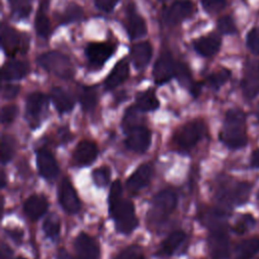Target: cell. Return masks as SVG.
Listing matches in <instances>:
<instances>
[{"label": "cell", "mask_w": 259, "mask_h": 259, "mask_svg": "<svg viewBox=\"0 0 259 259\" xmlns=\"http://www.w3.org/2000/svg\"><path fill=\"white\" fill-rule=\"evenodd\" d=\"M220 140L225 146L233 150L241 149L247 145L246 114L243 110L232 108L227 111L220 133Z\"/></svg>", "instance_id": "6da1fadb"}, {"label": "cell", "mask_w": 259, "mask_h": 259, "mask_svg": "<svg viewBox=\"0 0 259 259\" xmlns=\"http://www.w3.org/2000/svg\"><path fill=\"white\" fill-rule=\"evenodd\" d=\"M177 201V194L172 189H163L156 193L148 212V223L153 227L164 224L175 210Z\"/></svg>", "instance_id": "7a4b0ae2"}, {"label": "cell", "mask_w": 259, "mask_h": 259, "mask_svg": "<svg viewBox=\"0 0 259 259\" xmlns=\"http://www.w3.org/2000/svg\"><path fill=\"white\" fill-rule=\"evenodd\" d=\"M109 213L114 222L115 229L123 235L132 234L139 226V219L136 215L135 206L132 200L120 199L108 203Z\"/></svg>", "instance_id": "3957f363"}, {"label": "cell", "mask_w": 259, "mask_h": 259, "mask_svg": "<svg viewBox=\"0 0 259 259\" xmlns=\"http://www.w3.org/2000/svg\"><path fill=\"white\" fill-rule=\"evenodd\" d=\"M205 132L206 127L201 119L190 120L174 133L171 140L172 146L178 151H190L203 138Z\"/></svg>", "instance_id": "277c9868"}, {"label": "cell", "mask_w": 259, "mask_h": 259, "mask_svg": "<svg viewBox=\"0 0 259 259\" xmlns=\"http://www.w3.org/2000/svg\"><path fill=\"white\" fill-rule=\"evenodd\" d=\"M251 185L247 182L220 181L215 188V199L225 206L232 207L245 203L250 195Z\"/></svg>", "instance_id": "5b68a950"}, {"label": "cell", "mask_w": 259, "mask_h": 259, "mask_svg": "<svg viewBox=\"0 0 259 259\" xmlns=\"http://www.w3.org/2000/svg\"><path fill=\"white\" fill-rule=\"evenodd\" d=\"M38 65L46 71L55 74L62 79H70L74 76V67L70 59L56 51L47 52L38 56Z\"/></svg>", "instance_id": "8992f818"}, {"label": "cell", "mask_w": 259, "mask_h": 259, "mask_svg": "<svg viewBox=\"0 0 259 259\" xmlns=\"http://www.w3.org/2000/svg\"><path fill=\"white\" fill-rule=\"evenodd\" d=\"M1 47L7 56L12 57L18 53L23 54L28 48V37L11 26L3 25L1 29Z\"/></svg>", "instance_id": "52a82bcc"}, {"label": "cell", "mask_w": 259, "mask_h": 259, "mask_svg": "<svg viewBox=\"0 0 259 259\" xmlns=\"http://www.w3.org/2000/svg\"><path fill=\"white\" fill-rule=\"evenodd\" d=\"M209 230L207 244L212 259H226L230 254V241L226 225H221Z\"/></svg>", "instance_id": "ba28073f"}, {"label": "cell", "mask_w": 259, "mask_h": 259, "mask_svg": "<svg viewBox=\"0 0 259 259\" xmlns=\"http://www.w3.org/2000/svg\"><path fill=\"white\" fill-rule=\"evenodd\" d=\"M48 97L41 92H32L26 97L25 117L32 128H35L41 122V118L48 109Z\"/></svg>", "instance_id": "9c48e42d"}, {"label": "cell", "mask_w": 259, "mask_h": 259, "mask_svg": "<svg viewBox=\"0 0 259 259\" xmlns=\"http://www.w3.org/2000/svg\"><path fill=\"white\" fill-rule=\"evenodd\" d=\"M126 138L124 141L125 147L138 154L147 152L151 145L152 133L143 124H137L125 131Z\"/></svg>", "instance_id": "30bf717a"}, {"label": "cell", "mask_w": 259, "mask_h": 259, "mask_svg": "<svg viewBox=\"0 0 259 259\" xmlns=\"http://www.w3.org/2000/svg\"><path fill=\"white\" fill-rule=\"evenodd\" d=\"M58 200L62 208L68 213H77L81 208V202L77 192L67 177H64L59 184Z\"/></svg>", "instance_id": "8fae6325"}, {"label": "cell", "mask_w": 259, "mask_h": 259, "mask_svg": "<svg viewBox=\"0 0 259 259\" xmlns=\"http://www.w3.org/2000/svg\"><path fill=\"white\" fill-rule=\"evenodd\" d=\"M177 63L174 61L170 52H163L157 59L153 68V77L155 83L162 85L175 77Z\"/></svg>", "instance_id": "7c38bea8"}, {"label": "cell", "mask_w": 259, "mask_h": 259, "mask_svg": "<svg viewBox=\"0 0 259 259\" xmlns=\"http://www.w3.org/2000/svg\"><path fill=\"white\" fill-rule=\"evenodd\" d=\"M241 86L247 99H253L259 93V61L249 60L246 63Z\"/></svg>", "instance_id": "4fadbf2b"}, {"label": "cell", "mask_w": 259, "mask_h": 259, "mask_svg": "<svg viewBox=\"0 0 259 259\" xmlns=\"http://www.w3.org/2000/svg\"><path fill=\"white\" fill-rule=\"evenodd\" d=\"M115 47L109 42H90L85 49L86 58L91 67L99 69L114 53Z\"/></svg>", "instance_id": "5bb4252c"}, {"label": "cell", "mask_w": 259, "mask_h": 259, "mask_svg": "<svg viewBox=\"0 0 259 259\" xmlns=\"http://www.w3.org/2000/svg\"><path fill=\"white\" fill-rule=\"evenodd\" d=\"M74 250L77 259H99L100 248L98 243L90 235L81 232L74 240Z\"/></svg>", "instance_id": "9a60e30c"}, {"label": "cell", "mask_w": 259, "mask_h": 259, "mask_svg": "<svg viewBox=\"0 0 259 259\" xmlns=\"http://www.w3.org/2000/svg\"><path fill=\"white\" fill-rule=\"evenodd\" d=\"M194 11V4L190 0H177L164 13V21L167 25H177L188 18Z\"/></svg>", "instance_id": "2e32d148"}, {"label": "cell", "mask_w": 259, "mask_h": 259, "mask_svg": "<svg viewBox=\"0 0 259 259\" xmlns=\"http://www.w3.org/2000/svg\"><path fill=\"white\" fill-rule=\"evenodd\" d=\"M36 167L39 175L47 180L55 179L60 172L56 158L52 152L46 148L36 151Z\"/></svg>", "instance_id": "e0dca14e"}, {"label": "cell", "mask_w": 259, "mask_h": 259, "mask_svg": "<svg viewBox=\"0 0 259 259\" xmlns=\"http://www.w3.org/2000/svg\"><path fill=\"white\" fill-rule=\"evenodd\" d=\"M124 27L127 35L132 39L140 38L147 33V25L145 19L137 12L133 3L128 4L125 9Z\"/></svg>", "instance_id": "ac0fdd59"}, {"label": "cell", "mask_w": 259, "mask_h": 259, "mask_svg": "<svg viewBox=\"0 0 259 259\" xmlns=\"http://www.w3.org/2000/svg\"><path fill=\"white\" fill-rule=\"evenodd\" d=\"M152 176L153 167L150 163L140 165L126 180L125 186L127 191L132 194H137L150 183Z\"/></svg>", "instance_id": "d6986e66"}, {"label": "cell", "mask_w": 259, "mask_h": 259, "mask_svg": "<svg viewBox=\"0 0 259 259\" xmlns=\"http://www.w3.org/2000/svg\"><path fill=\"white\" fill-rule=\"evenodd\" d=\"M98 156V147L97 145L88 140L80 141L72 156V160L74 165L79 167H85L92 164Z\"/></svg>", "instance_id": "ffe728a7"}, {"label": "cell", "mask_w": 259, "mask_h": 259, "mask_svg": "<svg viewBox=\"0 0 259 259\" xmlns=\"http://www.w3.org/2000/svg\"><path fill=\"white\" fill-rule=\"evenodd\" d=\"M49 202L42 194H32L23 203V211L31 221H37L48 210Z\"/></svg>", "instance_id": "44dd1931"}, {"label": "cell", "mask_w": 259, "mask_h": 259, "mask_svg": "<svg viewBox=\"0 0 259 259\" xmlns=\"http://www.w3.org/2000/svg\"><path fill=\"white\" fill-rule=\"evenodd\" d=\"M130 75V65L127 59H122L116 63L109 75L104 81V87L106 90H112L122 84Z\"/></svg>", "instance_id": "7402d4cb"}, {"label": "cell", "mask_w": 259, "mask_h": 259, "mask_svg": "<svg viewBox=\"0 0 259 259\" xmlns=\"http://www.w3.org/2000/svg\"><path fill=\"white\" fill-rule=\"evenodd\" d=\"M28 63L21 60H11L6 62L1 69V77L4 81L20 80L28 73Z\"/></svg>", "instance_id": "603a6c76"}, {"label": "cell", "mask_w": 259, "mask_h": 259, "mask_svg": "<svg viewBox=\"0 0 259 259\" xmlns=\"http://www.w3.org/2000/svg\"><path fill=\"white\" fill-rule=\"evenodd\" d=\"M221 48V38L217 34L201 36L193 41V49L202 57H211L215 55Z\"/></svg>", "instance_id": "cb8c5ba5"}, {"label": "cell", "mask_w": 259, "mask_h": 259, "mask_svg": "<svg viewBox=\"0 0 259 259\" xmlns=\"http://www.w3.org/2000/svg\"><path fill=\"white\" fill-rule=\"evenodd\" d=\"M152 46L148 41L135 44L131 49V60L136 69H144L152 58Z\"/></svg>", "instance_id": "d4e9b609"}, {"label": "cell", "mask_w": 259, "mask_h": 259, "mask_svg": "<svg viewBox=\"0 0 259 259\" xmlns=\"http://www.w3.org/2000/svg\"><path fill=\"white\" fill-rule=\"evenodd\" d=\"M51 99L56 109L60 113L70 112L75 105V101L73 97L65 89L61 87H54L52 89Z\"/></svg>", "instance_id": "484cf974"}, {"label": "cell", "mask_w": 259, "mask_h": 259, "mask_svg": "<svg viewBox=\"0 0 259 259\" xmlns=\"http://www.w3.org/2000/svg\"><path fill=\"white\" fill-rule=\"evenodd\" d=\"M186 236L182 231L172 232L161 244L157 251L158 256H171L173 255L181 244L184 242Z\"/></svg>", "instance_id": "4316f807"}, {"label": "cell", "mask_w": 259, "mask_h": 259, "mask_svg": "<svg viewBox=\"0 0 259 259\" xmlns=\"http://www.w3.org/2000/svg\"><path fill=\"white\" fill-rule=\"evenodd\" d=\"M49 0H41L39 3L38 10L35 15V20H34V26L36 33L40 37H48L51 33V24L50 20L47 16V10L49 8Z\"/></svg>", "instance_id": "83f0119b"}, {"label": "cell", "mask_w": 259, "mask_h": 259, "mask_svg": "<svg viewBox=\"0 0 259 259\" xmlns=\"http://www.w3.org/2000/svg\"><path fill=\"white\" fill-rule=\"evenodd\" d=\"M159 105H160V103L155 94V91H153L151 89L139 93L136 97L135 106L141 112L154 111L159 107Z\"/></svg>", "instance_id": "f1b7e54d"}, {"label": "cell", "mask_w": 259, "mask_h": 259, "mask_svg": "<svg viewBox=\"0 0 259 259\" xmlns=\"http://www.w3.org/2000/svg\"><path fill=\"white\" fill-rule=\"evenodd\" d=\"M259 251V238H250L239 243L235 248L234 259H251Z\"/></svg>", "instance_id": "f546056e"}, {"label": "cell", "mask_w": 259, "mask_h": 259, "mask_svg": "<svg viewBox=\"0 0 259 259\" xmlns=\"http://www.w3.org/2000/svg\"><path fill=\"white\" fill-rule=\"evenodd\" d=\"M98 100L97 90L94 86H83L80 91V103L84 111H91L95 108Z\"/></svg>", "instance_id": "4dcf8cb0"}, {"label": "cell", "mask_w": 259, "mask_h": 259, "mask_svg": "<svg viewBox=\"0 0 259 259\" xmlns=\"http://www.w3.org/2000/svg\"><path fill=\"white\" fill-rule=\"evenodd\" d=\"M16 150V141L10 135H3L1 139V162L8 163L14 156Z\"/></svg>", "instance_id": "1f68e13d"}, {"label": "cell", "mask_w": 259, "mask_h": 259, "mask_svg": "<svg viewBox=\"0 0 259 259\" xmlns=\"http://www.w3.org/2000/svg\"><path fill=\"white\" fill-rule=\"evenodd\" d=\"M83 16H84V11L82 7H80L76 3H71L66 7L65 11L59 16V20L61 23L68 24L71 22H76L81 20Z\"/></svg>", "instance_id": "d6a6232c"}, {"label": "cell", "mask_w": 259, "mask_h": 259, "mask_svg": "<svg viewBox=\"0 0 259 259\" xmlns=\"http://www.w3.org/2000/svg\"><path fill=\"white\" fill-rule=\"evenodd\" d=\"M8 3L16 18L28 17L32 7V0H8Z\"/></svg>", "instance_id": "836d02e7"}, {"label": "cell", "mask_w": 259, "mask_h": 259, "mask_svg": "<svg viewBox=\"0 0 259 259\" xmlns=\"http://www.w3.org/2000/svg\"><path fill=\"white\" fill-rule=\"evenodd\" d=\"M60 230H61V224H60L59 218L54 213L50 214L42 224V231L45 235L48 238L55 240L56 238H58L60 234Z\"/></svg>", "instance_id": "e575fe53"}, {"label": "cell", "mask_w": 259, "mask_h": 259, "mask_svg": "<svg viewBox=\"0 0 259 259\" xmlns=\"http://www.w3.org/2000/svg\"><path fill=\"white\" fill-rule=\"evenodd\" d=\"M231 77V72L228 69H220L219 71L213 72L206 78V83L207 85L212 88L218 90L221 86H223Z\"/></svg>", "instance_id": "d590c367"}, {"label": "cell", "mask_w": 259, "mask_h": 259, "mask_svg": "<svg viewBox=\"0 0 259 259\" xmlns=\"http://www.w3.org/2000/svg\"><path fill=\"white\" fill-rule=\"evenodd\" d=\"M114 259H145V255L140 246L132 245L118 252Z\"/></svg>", "instance_id": "8d00e7d4"}, {"label": "cell", "mask_w": 259, "mask_h": 259, "mask_svg": "<svg viewBox=\"0 0 259 259\" xmlns=\"http://www.w3.org/2000/svg\"><path fill=\"white\" fill-rule=\"evenodd\" d=\"M92 179L95 185L99 187L106 186L110 179V169L107 166H101L99 168H96L92 172Z\"/></svg>", "instance_id": "74e56055"}, {"label": "cell", "mask_w": 259, "mask_h": 259, "mask_svg": "<svg viewBox=\"0 0 259 259\" xmlns=\"http://www.w3.org/2000/svg\"><path fill=\"white\" fill-rule=\"evenodd\" d=\"M175 77H177L178 81L183 86H187L189 89L194 83L191 79V74H190V71H189L188 67L183 63H177Z\"/></svg>", "instance_id": "f35d334b"}, {"label": "cell", "mask_w": 259, "mask_h": 259, "mask_svg": "<svg viewBox=\"0 0 259 259\" xmlns=\"http://www.w3.org/2000/svg\"><path fill=\"white\" fill-rule=\"evenodd\" d=\"M218 28L221 33L234 34L237 32V26L232 16L226 15L218 20Z\"/></svg>", "instance_id": "ab89813d"}, {"label": "cell", "mask_w": 259, "mask_h": 259, "mask_svg": "<svg viewBox=\"0 0 259 259\" xmlns=\"http://www.w3.org/2000/svg\"><path fill=\"white\" fill-rule=\"evenodd\" d=\"M254 225H255L254 218L251 214H244L237 221V223L233 227V230L237 234H244L245 232L250 230Z\"/></svg>", "instance_id": "60d3db41"}, {"label": "cell", "mask_w": 259, "mask_h": 259, "mask_svg": "<svg viewBox=\"0 0 259 259\" xmlns=\"http://www.w3.org/2000/svg\"><path fill=\"white\" fill-rule=\"evenodd\" d=\"M18 113V107L14 104L5 105L1 109V121L3 124L11 123Z\"/></svg>", "instance_id": "b9f144b4"}, {"label": "cell", "mask_w": 259, "mask_h": 259, "mask_svg": "<svg viewBox=\"0 0 259 259\" xmlns=\"http://www.w3.org/2000/svg\"><path fill=\"white\" fill-rule=\"evenodd\" d=\"M247 46L255 55H259V27L252 28L247 35Z\"/></svg>", "instance_id": "7bdbcfd3"}, {"label": "cell", "mask_w": 259, "mask_h": 259, "mask_svg": "<svg viewBox=\"0 0 259 259\" xmlns=\"http://www.w3.org/2000/svg\"><path fill=\"white\" fill-rule=\"evenodd\" d=\"M202 7L208 13H217L224 9L226 0H201Z\"/></svg>", "instance_id": "ee69618b"}, {"label": "cell", "mask_w": 259, "mask_h": 259, "mask_svg": "<svg viewBox=\"0 0 259 259\" xmlns=\"http://www.w3.org/2000/svg\"><path fill=\"white\" fill-rule=\"evenodd\" d=\"M20 87L15 84H5L2 88V96L5 99H13L19 93Z\"/></svg>", "instance_id": "f6af8a7d"}, {"label": "cell", "mask_w": 259, "mask_h": 259, "mask_svg": "<svg viewBox=\"0 0 259 259\" xmlns=\"http://www.w3.org/2000/svg\"><path fill=\"white\" fill-rule=\"evenodd\" d=\"M118 0H95V5L98 9L102 11L110 12L111 10H113Z\"/></svg>", "instance_id": "bcb514c9"}, {"label": "cell", "mask_w": 259, "mask_h": 259, "mask_svg": "<svg viewBox=\"0 0 259 259\" xmlns=\"http://www.w3.org/2000/svg\"><path fill=\"white\" fill-rule=\"evenodd\" d=\"M12 251L8 246H6L4 243H2L1 247V259H11Z\"/></svg>", "instance_id": "7dc6e473"}, {"label": "cell", "mask_w": 259, "mask_h": 259, "mask_svg": "<svg viewBox=\"0 0 259 259\" xmlns=\"http://www.w3.org/2000/svg\"><path fill=\"white\" fill-rule=\"evenodd\" d=\"M251 164L253 167L259 168V148L253 152L252 158H251Z\"/></svg>", "instance_id": "c3c4849f"}, {"label": "cell", "mask_w": 259, "mask_h": 259, "mask_svg": "<svg viewBox=\"0 0 259 259\" xmlns=\"http://www.w3.org/2000/svg\"><path fill=\"white\" fill-rule=\"evenodd\" d=\"M7 234L10 235V237L12 238V240H14L15 242L18 241V240H21V237H22V232L20 231H16V230H8L6 232Z\"/></svg>", "instance_id": "681fc988"}, {"label": "cell", "mask_w": 259, "mask_h": 259, "mask_svg": "<svg viewBox=\"0 0 259 259\" xmlns=\"http://www.w3.org/2000/svg\"><path fill=\"white\" fill-rule=\"evenodd\" d=\"M57 259H74L69 253L67 250L65 249H60L58 251V254H57Z\"/></svg>", "instance_id": "f907efd6"}, {"label": "cell", "mask_w": 259, "mask_h": 259, "mask_svg": "<svg viewBox=\"0 0 259 259\" xmlns=\"http://www.w3.org/2000/svg\"><path fill=\"white\" fill-rule=\"evenodd\" d=\"M0 182H1V187L4 188L5 185H6V178H5V173H4V171L1 172V180H0Z\"/></svg>", "instance_id": "816d5d0a"}, {"label": "cell", "mask_w": 259, "mask_h": 259, "mask_svg": "<svg viewBox=\"0 0 259 259\" xmlns=\"http://www.w3.org/2000/svg\"><path fill=\"white\" fill-rule=\"evenodd\" d=\"M255 114H256V117H257V119H258V121H259V103H258V104H257V106H256Z\"/></svg>", "instance_id": "f5cc1de1"}, {"label": "cell", "mask_w": 259, "mask_h": 259, "mask_svg": "<svg viewBox=\"0 0 259 259\" xmlns=\"http://www.w3.org/2000/svg\"><path fill=\"white\" fill-rule=\"evenodd\" d=\"M15 259H27V258H25V257H21V256H18V257H16Z\"/></svg>", "instance_id": "db71d44e"}, {"label": "cell", "mask_w": 259, "mask_h": 259, "mask_svg": "<svg viewBox=\"0 0 259 259\" xmlns=\"http://www.w3.org/2000/svg\"><path fill=\"white\" fill-rule=\"evenodd\" d=\"M160 1H167V0H160Z\"/></svg>", "instance_id": "11a10c76"}, {"label": "cell", "mask_w": 259, "mask_h": 259, "mask_svg": "<svg viewBox=\"0 0 259 259\" xmlns=\"http://www.w3.org/2000/svg\"><path fill=\"white\" fill-rule=\"evenodd\" d=\"M258 197H259V193H258Z\"/></svg>", "instance_id": "9f6ffc18"}]
</instances>
